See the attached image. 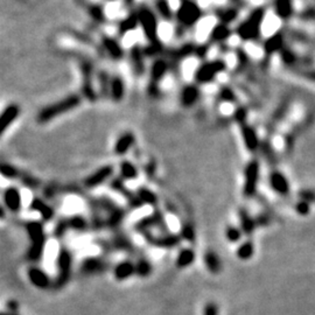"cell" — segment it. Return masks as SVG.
Segmentation results:
<instances>
[{
  "mask_svg": "<svg viewBox=\"0 0 315 315\" xmlns=\"http://www.w3.org/2000/svg\"><path fill=\"white\" fill-rule=\"evenodd\" d=\"M68 229H72L75 231H85L88 229V222L83 216L75 215L71 219L67 220Z\"/></svg>",
  "mask_w": 315,
  "mask_h": 315,
  "instance_id": "36",
  "label": "cell"
},
{
  "mask_svg": "<svg viewBox=\"0 0 315 315\" xmlns=\"http://www.w3.org/2000/svg\"><path fill=\"white\" fill-rule=\"evenodd\" d=\"M134 266H136V275L140 278L149 277L153 270L152 265L146 259H139L137 264H134Z\"/></svg>",
  "mask_w": 315,
  "mask_h": 315,
  "instance_id": "37",
  "label": "cell"
},
{
  "mask_svg": "<svg viewBox=\"0 0 315 315\" xmlns=\"http://www.w3.org/2000/svg\"><path fill=\"white\" fill-rule=\"evenodd\" d=\"M120 175L125 180H133L138 177V169L132 162L128 160L120 163Z\"/></svg>",
  "mask_w": 315,
  "mask_h": 315,
  "instance_id": "34",
  "label": "cell"
},
{
  "mask_svg": "<svg viewBox=\"0 0 315 315\" xmlns=\"http://www.w3.org/2000/svg\"><path fill=\"white\" fill-rule=\"evenodd\" d=\"M203 315H219V307L214 302H209L204 306Z\"/></svg>",
  "mask_w": 315,
  "mask_h": 315,
  "instance_id": "53",
  "label": "cell"
},
{
  "mask_svg": "<svg viewBox=\"0 0 315 315\" xmlns=\"http://www.w3.org/2000/svg\"><path fill=\"white\" fill-rule=\"evenodd\" d=\"M134 140L136 138L132 133H125L123 134L122 137L118 138V140L116 141V145H114V153L117 155H124L130 151L131 147L133 146Z\"/></svg>",
  "mask_w": 315,
  "mask_h": 315,
  "instance_id": "22",
  "label": "cell"
},
{
  "mask_svg": "<svg viewBox=\"0 0 315 315\" xmlns=\"http://www.w3.org/2000/svg\"><path fill=\"white\" fill-rule=\"evenodd\" d=\"M226 69V63L221 60H215L211 62H207L202 64L201 67L198 69L195 74V80L199 83H208L215 79L216 75L222 72Z\"/></svg>",
  "mask_w": 315,
  "mask_h": 315,
  "instance_id": "7",
  "label": "cell"
},
{
  "mask_svg": "<svg viewBox=\"0 0 315 315\" xmlns=\"http://www.w3.org/2000/svg\"><path fill=\"white\" fill-rule=\"evenodd\" d=\"M31 209L40 212V215L42 216V219L44 221H51L54 217V210L52 209V207H49L48 204L42 201L41 199H33V201L31 203Z\"/></svg>",
  "mask_w": 315,
  "mask_h": 315,
  "instance_id": "25",
  "label": "cell"
},
{
  "mask_svg": "<svg viewBox=\"0 0 315 315\" xmlns=\"http://www.w3.org/2000/svg\"><path fill=\"white\" fill-rule=\"evenodd\" d=\"M5 217V210H4V208H2V206H0V220Z\"/></svg>",
  "mask_w": 315,
  "mask_h": 315,
  "instance_id": "57",
  "label": "cell"
},
{
  "mask_svg": "<svg viewBox=\"0 0 315 315\" xmlns=\"http://www.w3.org/2000/svg\"><path fill=\"white\" fill-rule=\"evenodd\" d=\"M203 261L207 270H209L212 275H219L222 270V261H221L217 253L214 251H207L204 253Z\"/></svg>",
  "mask_w": 315,
  "mask_h": 315,
  "instance_id": "23",
  "label": "cell"
},
{
  "mask_svg": "<svg viewBox=\"0 0 315 315\" xmlns=\"http://www.w3.org/2000/svg\"><path fill=\"white\" fill-rule=\"evenodd\" d=\"M139 23V19H138V14H130L129 16H126L124 20H122L119 23V32L120 34H126V33H129L131 31H133L134 28L138 26Z\"/></svg>",
  "mask_w": 315,
  "mask_h": 315,
  "instance_id": "33",
  "label": "cell"
},
{
  "mask_svg": "<svg viewBox=\"0 0 315 315\" xmlns=\"http://www.w3.org/2000/svg\"><path fill=\"white\" fill-rule=\"evenodd\" d=\"M81 103V97L79 95H70L68 97L63 98L60 102H56V103L48 105L46 108H43L41 111L38 113V119L41 124H44V123L51 122L54 119V118L61 116L68 111H71L72 109L77 108Z\"/></svg>",
  "mask_w": 315,
  "mask_h": 315,
  "instance_id": "1",
  "label": "cell"
},
{
  "mask_svg": "<svg viewBox=\"0 0 315 315\" xmlns=\"http://www.w3.org/2000/svg\"><path fill=\"white\" fill-rule=\"evenodd\" d=\"M240 132H242L244 144L250 152H255V151L258 150V147H259L258 137H257L256 131L253 130L251 126H249L247 124H242V126H240Z\"/></svg>",
  "mask_w": 315,
  "mask_h": 315,
  "instance_id": "16",
  "label": "cell"
},
{
  "mask_svg": "<svg viewBox=\"0 0 315 315\" xmlns=\"http://www.w3.org/2000/svg\"><path fill=\"white\" fill-rule=\"evenodd\" d=\"M20 108L16 104H10L0 114V137L10 128V125L18 118Z\"/></svg>",
  "mask_w": 315,
  "mask_h": 315,
  "instance_id": "13",
  "label": "cell"
},
{
  "mask_svg": "<svg viewBox=\"0 0 315 315\" xmlns=\"http://www.w3.org/2000/svg\"><path fill=\"white\" fill-rule=\"evenodd\" d=\"M0 174L6 179H15L20 177V172L10 163H0Z\"/></svg>",
  "mask_w": 315,
  "mask_h": 315,
  "instance_id": "39",
  "label": "cell"
},
{
  "mask_svg": "<svg viewBox=\"0 0 315 315\" xmlns=\"http://www.w3.org/2000/svg\"><path fill=\"white\" fill-rule=\"evenodd\" d=\"M137 196H138V199L141 201V203L150 204V206H155L158 202L157 195H155L152 190L147 189V188L145 187L139 188Z\"/></svg>",
  "mask_w": 315,
  "mask_h": 315,
  "instance_id": "35",
  "label": "cell"
},
{
  "mask_svg": "<svg viewBox=\"0 0 315 315\" xmlns=\"http://www.w3.org/2000/svg\"><path fill=\"white\" fill-rule=\"evenodd\" d=\"M265 16L264 8H257L251 15L237 28V34L244 41L256 40L259 36L260 26Z\"/></svg>",
  "mask_w": 315,
  "mask_h": 315,
  "instance_id": "2",
  "label": "cell"
},
{
  "mask_svg": "<svg viewBox=\"0 0 315 315\" xmlns=\"http://www.w3.org/2000/svg\"><path fill=\"white\" fill-rule=\"evenodd\" d=\"M269 182L270 186L272 188V190L276 191L277 194H279L281 196L288 195L289 183L283 173H280V172L278 171H273L272 173L270 174Z\"/></svg>",
  "mask_w": 315,
  "mask_h": 315,
  "instance_id": "10",
  "label": "cell"
},
{
  "mask_svg": "<svg viewBox=\"0 0 315 315\" xmlns=\"http://www.w3.org/2000/svg\"><path fill=\"white\" fill-rule=\"evenodd\" d=\"M134 275H136V266L131 260H123L113 269V277L119 281L129 279Z\"/></svg>",
  "mask_w": 315,
  "mask_h": 315,
  "instance_id": "14",
  "label": "cell"
},
{
  "mask_svg": "<svg viewBox=\"0 0 315 315\" xmlns=\"http://www.w3.org/2000/svg\"><path fill=\"white\" fill-rule=\"evenodd\" d=\"M281 60L286 65H289V67H293L296 65V63L299 61V57H298L293 52L289 51L287 48L281 49Z\"/></svg>",
  "mask_w": 315,
  "mask_h": 315,
  "instance_id": "42",
  "label": "cell"
},
{
  "mask_svg": "<svg viewBox=\"0 0 315 315\" xmlns=\"http://www.w3.org/2000/svg\"><path fill=\"white\" fill-rule=\"evenodd\" d=\"M18 307H19V304L15 300H10V301L7 302V308L12 313H16V310H18Z\"/></svg>",
  "mask_w": 315,
  "mask_h": 315,
  "instance_id": "55",
  "label": "cell"
},
{
  "mask_svg": "<svg viewBox=\"0 0 315 315\" xmlns=\"http://www.w3.org/2000/svg\"><path fill=\"white\" fill-rule=\"evenodd\" d=\"M195 260V252L193 249H183L180 251L177 257V266L179 269H185L190 266Z\"/></svg>",
  "mask_w": 315,
  "mask_h": 315,
  "instance_id": "30",
  "label": "cell"
},
{
  "mask_svg": "<svg viewBox=\"0 0 315 315\" xmlns=\"http://www.w3.org/2000/svg\"><path fill=\"white\" fill-rule=\"evenodd\" d=\"M231 34V31L229 30V27L226 23H220L212 28L210 38L212 41H224L227 40Z\"/></svg>",
  "mask_w": 315,
  "mask_h": 315,
  "instance_id": "31",
  "label": "cell"
},
{
  "mask_svg": "<svg viewBox=\"0 0 315 315\" xmlns=\"http://www.w3.org/2000/svg\"><path fill=\"white\" fill-rule=\"evenodd\" d=\"M72 268V256L68 249L62 248L57 256V276L55 278L54 285L55 288H63L69 283L71 277Z\"/></svg>",
  "mask_w": 315,
  "mask_h": 315,
  "instance_id": "3",
  "label": "cell"
},
{
  "mask_svg": "<svg viewBox=\"0 0 315 315\" xmlns=\"http://www.w3.org/2000/svg\"><path fill=\"white\" fill-rule=\"evenodd\" d=\"M235 119L237 122H239L240 124H245V119H247V110L243 108H239L237 111L235 112Z\"/></svg>",
  "mask_w": 315,
  "mask_h": 315,
  "instance_id": "54",
  "label": "cell"
},
{
  "mask_svg": "<svg viewBox=\"0 0 315 315\" xmlns=\"http://www.w3.org/2000/svg\"><path fill=\"white\" fill-rule=\"evenodd\" d=\"M67 230H69L68 224H67V220L60 221V222L57 223L56 229H55V236L57 237V238H59V237H62Z\"/></svg>",
  "mask_w": 315,
  "mask_h": 315,
  "instance_id": "50",
  "label": "cell"
},
{
  "mask_svg": "<svg viewBox=\"0 0 315 315\" xmlns=\"http://www.w3.org/2000/svg\"><path fill=\"white\" fill-rule=\"evenodd\" d=\"M263 154L264 157L266 158V160L269 161L270 165H277V157L275 154V151H273V149L271 146H270V144H264L263 146Z\"/></svg>",
  "mask_w": 315,
  "mask_h": 315,
  "instance_id": "44",
  "label": "cell"
},
{
  "mask_svg": "<svg viewBox=\"0 0 315 315\" xmlns=\"http://www.w3.org/2000/svg\"><path fill=\"white\" fill-rule=\"evenodd\" d=\"M44 245H46V243L32 244V247L28 249V251H27V255H26L27 258L31 261H39L43 256Z\"/></svg>",
  "mask_w": 315,
  "mask_h": 315,
  "instance_id": "38",
  "label": "cell"
},
{
  "mask_svg": "<svg viewBox=\"0 0 315 315\" xmlns=\"http://www.w3.org/2000/svg\"><path fill=\"white\" fill-rule=\"evenodd\" d=\"M131 63H132V69L137 75L144 72L145 64H144V52L141 51L140 47L134 46L131 49Z\"/></svg>",
  "mask_w": 315,
  "mask_h": 315,
  "instance_id": "24",
  "label": "cell"
},
{
  "mask_svg": "<svg viewBox=\"0 0 315 315\" xmlns=\"http://www.w3.org/2000/svg\"><path fill=\"white\" fill-rule=\"evenodd\" d=\"M304 76L306 77V79H308L310 81H314L315 82V70L306 71V72H304Z\"/></svg>",
  "mask_w": 315,
  "mask_h": 315,
  "instance_id": "56",
  "label": "cell"
},
{
  "mask_svg": "<svg viewBox=\"0 0 315 315\" xmlns=\"http://www.w3.org/2000/svg\"><path fill=\"white\" fill-rule=\"evenodd\" d=\"M138 19L150 42H158V21L153 12L147 7H141L138 13Z\"/></svg>",
  "mask_w": 315,
  "mask_h": 315,
  "instance_id": "5",
  "label": "cell"
},
{
  "mask_svg": "<svg viewBox=\"0 0 315 315\" xmlns=\"http://www.w3.org/2000/svg\"><path fill=\"white\" fill-rule=\"evenodd\" d=\"M181 237L182 238H185L186 240H188V242H193V240L195 239L194 228L191 227L190 224H185L181 230Z\"/></svg>",
  "mask_w": 315,
  "mask_h": 315,
  "instance_id": "47",
  "label": "cell"
},
{
  "mask_svg": "<svg viewBox=\"0 0 315 315\" xmlns=\"http://www.w3.org/2000/svg\"><path fill=\"white\" fill-rule=\"evenodd\" d=\"M0 315H19L18 313H12V312H8V313H0Z\"/></svg>",
  "mask_w": 315,
  "mask_h": 315,
  "instance_id": "58",
  "label": "cell"
},
{
  "mask_svg": "<svg viewBox=\"0 0 315 315\" xmlns=\"http://www.w3.org/2000/svg\"><path fill=\"white\" fill-rule=\"evenodd\" d=\"M300 201H305L307 203L315 202V190L314 189H302L298 193Z\"/></svg>",
  "mask_w": 315,
  "mask_h": 315,
  "instance_id": "46",
  "label": "cell"
},
{
  "mask_svg": "<svg viewBox=\"0 0 315 315\" xmlns=\"http://www.w3.org/2000/svg\"><path fill=\"white\" fill-rule=\"evenodd\" d=\"M167 70H168V64H167L166 61L163 60L155 61L152 64V68H151V82H152L153 85L162 80V77L165 76Z\"/></svg>",
  "mask_w": 315,
  "mask_h": 315,
  "instance_id": "26",
  "label": "cell"
},
{
  "mask_svg": "<svg viewBox=\"0 0 315 315\" xmlns=\"http://www.w3.org/2000/svg\"><path fill=\"white\" fill-rule=\"evenodd\" d=\"M253 253H255V245L251 240H245L244 243L239 245V248L237 249V257L240 260H249L252 258Z\"/></svg>",
  "mask_w": 315,
  "mask_h": 315,
  "instance_id": "32",
  "label": "cell"
},
{
  "mask_svg": "<svg viewBox=\"0 0 315 315\" xmlns=\"http://www.w3.org/2000/svg\"><path fill=\"white\" fill-rule=\"evenodd\" d=\"M272 222V217L271 215H269L268 212H261V214L257 215L255 217V223L256 227H268L271 224Z\"/></svg>",
  "mask_w": 315,
  "mask_h": 315,
  "instance_id": "43",
  "label": "cell"
},
{
  "mask_svg": "<svg viewBox=\"0 0 315 315\" xmlns=\"http://www.w3.org/2000/svg\"><path fill=\"white\" fill-rule=\"evenodd\" d=\"M157 10L163 19L169 20L172 18V8L167 0H158L157 2Z\"/></svg>",
  "mask_w": 315,
  "mask_h": 315,
  "instance_id": "41",
  "label": "cell"
},
{
  "mask_svg": "<svg viewBox=\"0 0 315 315\" xmlns=\"http://www.w3.org/2000/svg\"><path fill=\"white\" fill-rule=\"evenodd\" d=\"M20 179H21V182L25 186L28 188H32V189H35L40 186V181L38 179L31 177V175L27 174H20Z\"/></svg>",
  "mask_w": 315,
  "mask_h": 315,
  "instance_id": "45",
  "label": "cell"
},
{
  "mask_svg": "<svg viewBox=\"0 0 315 315\" xmlns=\"http://www.w3.org/2000/svg\"><path fill=\"white\" fill-rule=\"evenodd\" d=\"M200 97V90L194 84H188L181 90V95H180V102L185 108H190Z\"/></svg>",
  "mask_w": 315,
  "mask_h": 315,
  "instance_id": "17",
  "label": "cell"
},
{
  "mask_svg": "<svg viewBox=\"0 0 315 315\" xmlns=\"http://www.w3.org/2000/svg\"><path fill=\"white\" fill-rule=\"evenodd\" d=\"M242 234H243L242 230L234 226H229L226 229V237L229 242H231V243L239 242L240 238H242Z\"/></svg>",
  "mask_w": 315,
  "mask_h": 315,
  "instance_id": "40",
  "label": "cell"
},
{
  "mask_svg": "<svg viewBox=\"0 0 315 315\" xmlns=\"http://www.w3.org/2000/svg\"><path fill=\"white\" fill-rule=\"evenodd\" d=\"M146 235V239L149 240L151 244H154L155 247L159 248H174L177 247L180 242V236L177 235H166V236H161L158 237V238H154V237L151 236L150 234H145Z\"/></svg>",
  "mask_w": 315,
  "mask_h": 315,
  "instance_id": "18",
  "label": "cell"
},
{
  "mask_svg": "<svg viewBox=\"0 0 315 315\" xmlns=\"http://www.w3.org/2000/svg\"><path fill=\"white\" fill-rule=\"evenodd\" d=\"M4 201H5L7 209L12 212H18L21 209V194L16 187H10L4 191Z\"/></svg>",
  "mask_w": 315,
  "mask_h": 315,
  "instance_id": "12",
  "label": "cell"
},
{
  "mask_svg": "<svg viewBox=\"0 0 315 315\" xmlns=\"http://www.w3.org/2000/svg\"><path fill=\"white\" fill-rule=\"evenodd\" d=\"M238 216H239V223H240V230H242L243 234L250 236L253 234V231L256 230V223L255 219L249 214V211L244 208H240L238 210Z\"/></svg>",
  "mask_w": 315,
  "mask_h": 315,
  "instance_id": "19",
  "label": "cell"
},
{
  "mask_svg": "<svg viewBox=\"0 0 315 315\" xmlns=\"http://www.w3.org/2000/svg\"><path fill=\"white\" fill-rule=\"evenodd\" d=\"M294 209H296V211L299 215L306 216V215L309 214L310 207H309V203L305 202V201H299V202L296 203V206H294Z\"/></svg>",
  "mask_w": 315,
  "mask_h": 315,
  "instance_id": "48",
  "label": "cell"
},
{
  "mask_svg": "<svg viewBox=\"0 0 315 315\" xmlns=\"http://www.w3.org/2000/svg\"><path fill=\"white\" fill-rule=\"evenodd\" d=\"M275 10L279 18L288 19L293 14L292 0H276Z\"/></svg>",
  "mask_w": 315,
  "mask_h": 315,
  "instance_id": "29",
  "label": "cell"
},
{
  "mask_svg": "<svg viewBox=\"0 0 315 315\" xmlns=\"http://www.w3.org/2000/svg\"><path fill=\"white\" fill-rule=\"evenodd\" d=\"M109 92L112 101L120 102L125 95V83L119 76L113 77L109 84Z\"/></svg>",
  "mask_w": 315,
  "mask_h": 315,
  "instance_id": "21",
  "label": "cell"
},
{
  "mask_svg": "<svg viewBox=\"0 0 315 315\" xmlns=\"http://www.w3.org/2000/svg\"><path fill=\"white\" fill-rule=\"evenodd\" d=\"M283 47H284V38L280 33H277V34L270 36L264 43V51L268 55L273 54V53H276L278 51H281Z\"/></svg>",
  "mask_w": 315,
  "mask_h": 315,
  "instance_id": "27",
  "label": "cell"
},
{
  "mask_svg": "<svg viewBox=\"0 0 315 315\" xmlns=\"http://www.w3.org/2000/svg\"><path fill=\"white\" fill-rule=\"evenodd\" d=\"M200 16H201V8L190 0L182 2L177 12L179 22L185 25V26H193L194 23L199 21Z\"/></svg>",
  "mask_w": 315,
  "mask_h": 315,
  "instance_id": "6",
  "label": "cell"
},
{
  "mask_svg": "<svg viewBox=\"0 0 315 315\" xmlns=\"http://www.w3.org/2000/svg\"><path fill=\"white\" fill-rule=\"evenodd\" d=\"M109 268V263L100 257H89L84 259L81 265V271L83 275L92 276V275H101L106 271Z\"/></svg>",
  "mask_w": 315,
  "mask_h": 315,
  "instance_id": "8",
  "label": "cell"
},
{
  "mask_svg": "<svg viewBox=\"0 0 315 315\" xmlns=\"http://www.w3.org/2000/svg\"><path fill=\"white\" fill-rule=\"evenodd\" d=\"M103 46L105 51L108 52V54L111 56L113 60H120L123 55H124V52H123L120 44L112 38L105 36L103 39Z\"/></svg>",
  "mask_w": 315,
  "mask_h": 315,
  "instance_id": "28",
  "label": "cell"
},
{
  "mask_svg": "<svg viewBox=\"0 0 315 315\" xmlns=\"http://www.w3.org/2000/svg\"><path fill=\"white\" fill-rule=\"evenodd\" d=\"M259 171L260 166L258 160H251L245 167L243 195L247 199H252L257 195V187H258L259 182Z\"/></svg>",
  "mask_w": 315,
  "mask_h": 315,
  "instance_id": "4",
  "label": "cell"
},
{
  "mask_svg": "<svg viewBox=\"0 0 315 315\" xmlns=\"http://www.w3.org/2000/svg\"><path fill=\"white\" fill-rule=\"evenodd\" d=\"M220 97L222 98L223 101H227V102L235 101V93L230 88H223L222 90H221Z\"/></svg>",
  "mask_w": 315,
  "mask_h": 315,
  "instance_id": "52",
  "label": "cell"
},
{
  "mask_svg": "<svg viewBox=\"0 0 315 315\" xmlns=\"http://www.w3.org/2000/svg\"><path fill=\"white\" fill-rule=\"evenodd\" d=\"M112 173H113L112 166L106 165V166L101 167V168L97 169L95 173H92L90 177L85 179L84 185L87 188H95L97 186L102 185V183H104L106 180L111 177Z\"/></svg>",
  "mask_w": 315,
  "mask_h": 315,
  "instance_id": "9",
  "label": "cell"
},
{
  "mask_svg": "<svg viewBox=\"0 0 315 315\" xmlns=\"http://www.w3.org/2000/svg\"><path fill=\"white\" fill-rule=\"evenodd\" d=\"M27 276L32 285H34L35 287H38V288L46 289L52 285L51 278L48 277L47 273L44 272L43 270H41L36 266H33L28 270Z\"/></svg>",
  "mask_w": 315,
  "mask_h": 315,
  "instance_id": "11",
  "label": "cell"
},
{
  "mask_svg": "<svg viewBox=\"0 0 315 315\" xmlns=\"http://www.w3.org/2000/svg\"><path fill=\"white\" fill-rule=\"evenodd\" d=\"M90 14H91V16L95 20H97V21L102 22L104 20V13H103V10L100 6H93L90 8Z\"/></svg>",
  "mask_w": 315,
  "mask_h": 315,
  "instance_id": "51",
  "label": "cell"
},
{
  "mask_svg": "<svg viewBox=\"0 0 315 315\" xmlns=\"http://www.w3.org/2000/svg\"><path fill=\"white\" fill-rule=\"evenodd\" d=\"M26 230L32 240V244L46 243V236H44V229L42 223L36 222V221L28 222L26 224Z\"/></svg>",
  "mask_w": 315,
  "mask_h": 315,
  "instance_id": "15",
  "label": "cell"
},
{
  "mask_svg": "<svg viewBox=\"0 0 315 315\" xmlns=\"http://www.w3.org/2000/svg\"><path fill=\"white\" fill-rule=\"evenodd\" d=\"M82 74H83V92L84 96L90 101H95V91L92 89L91 84V67L89 63H84L82 65Z\"/></svg>",
  "mask_w": 315,
  "mask_h": 315,
  "instance_id": "20",
  "label": "cell"
},
{
  "mask_svg": "<svg viewBox=\"0 0 315 315\" xmlns=\"http://www.w3.org/2000/svg\"><path fill=\"white\" fill-rule=\"evenodd\" d=\"M237 18V11L236 10H228L226 12H223L221 14V20H222V23H229L231 22L232 20Z\"/></svg>",
  "mask_w": 315,
  "mask_h": 315,
  "instance_id": "49",
  "label": "cell"
}]
</instances>
